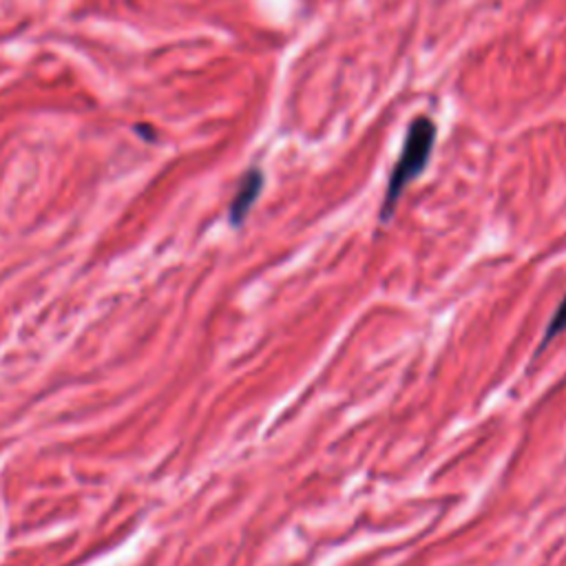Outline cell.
<instances>
[{
  "instance_id": "obj_1",
  "label": "cell",
  "mask_w": 566,
  "mask_h": 566,
  "mask_svg": "<svg viewBox=\"0 0 566 566\" xmlns=\"http://www.w3.org/2000/svg\"><path fill=\"white\" fill-rule=\"evenodd\" d=\"M434 144H436V124L425 115L417 118L410 124V131L406 135L399 162H397V166L390 175L388 191H386V198H384V204H381V222L392 220V215L397 211V204L406 193V188L417 177H421V173L428 168Z\"/></svg>"
},
{
  "instance_id": "obj_2",
  "label": "cell",
  "mask_w": 566,
  "mask_h": 566,
  "mask_svg": "<svg viewBox=\"0 0 566 566\" xmlns=\"http://www.w3.org/2000/svg\"><path fill=\"white\" fill-rule=\"evenodd\" d=\"M262 188H264V173L259 168H253L248 170L242 181H240V188H237V196L231 204V222L233 226H242L244 220L248 218L251 209L255 207V202L259 200L262 196Z\"/></svg>"
},
{
  "instance_id": "obj_3",
  "label": "cell",
  "mask_w": 566,
  "mask_h": 566,
  "mask_svg": "<svg viewBox=\"0 0 566 566\" xmlns=\"http://www.w3.org/2000/svg\"><path fill=\"white\" fill-rule=\"evenodd\" d=\"M562 332H566V295H564L562 303L555 308V312H553V317H551V321H548V325H546V330H544V336H542V341H540V345H537L535 356L542 354V352L546 349V345H548L555 336H559Z\"/></svg>"
}]
</instances>
